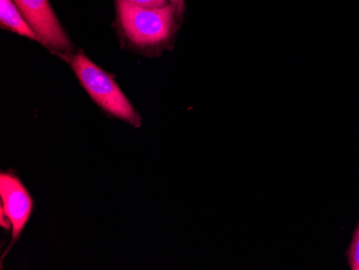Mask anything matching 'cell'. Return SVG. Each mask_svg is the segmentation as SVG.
<instances>
[{"mask_svg":"<svg viewBox=\"0 0 359 270\" xmlns=\"http://www.w3.org/2000/svg\"><path fill=\"white\" fill-rule=\"evenodd\" d=\"M72 66L79 81L98 106L133 126H140L141 118L136 109L107 72L83 54L74 55L72 58Z\"/></svg>","mask_w":359,"mask_h":270,"instance_id":"7a4b0ae2","label":"cell"},{"mask_svg":"<svg viewBox=\"0 0 359 270\" xmlns=\"http://www.w3.org/2000/svg\"><path fill=\"white\" fill-rule=\"evenodd\" d=\"M39 41L54 51L67 54L72 44L62 29L48 0H12Z\"/></svg>","mask_w":359,"mask_h":270,"instance_id":"3957f363","label":"cell"},{"mask_svg":"<svg viewBox=\"0 0 359 270\" xmlns=\"http://www.w3.org/2000/svg\"><path fill=\"white\" fill-rule=\"evenodd\" d=\"M0 21L3 28L30 39L39 40L12 0H0Z\"/></svg>","mask_w":359,"mask_h":270,"instance_id":"5b68a950","label":"cell"},{"mask_svg":"<svg viewBox=\"0 0 359 270\" xmlns=\"http://www.w3.org/2000/svg\"><path fill=\"white\" fill-rule=\"evenodd\" d=\"M1 211L11 223L12 245L18 241L32 211V199L21 181L11 173L0 176Z\"/></svg>","mask_w":359,"mask_h":270,"instance_id":"277c9868","label":"cell"},{"mask_svg":"<svg viewBox=\"0 0 359 270\" xmlns=\"http://www.w3.org/2000/svg\"><path fill=\"white\" fill-rule=\"evenodd\" d=\"M170 1L171 5L175 6L177 10V18L181 17L184 11V0H170Z\"/></svg>","mask_w":359,"mask_h":270,"instance_id":"ba28073f","label":"cell"},{"mask_svg":"<svg viewBox=\"0 0 359 270\" xmlns=\"http://www.w3.org/2000/svg\"><path fill=\"white\" fill-rule=\"evenodd\" d=\"M350 263L353 270H359V227L351 247Z\"/></svg>","mask_w":359,"mask_h":270,"instance_id":"8992f818","label":"cell"},{"mask_svg":"<svg viewBox=\"0 0 359 270\" xmlns=\"http://www.w3.org/2000/svg\"><path fill=\"white\" fill-rule=\"evenodd\" d=\"M126 1L144 8H163L167 6V0H126Z\"/></svg>","mask_w":359,"mask_h":270,"instance_id":"52a82bcc","label":"cell"},{"mask_svg":"<svg viewBox=\"0 0 359 270\" xmlns=\"http://www.w3.org/2000/svg\"><path fill=\"white\" fill-rule=\"evenodd\" d=\"M116 13L121 30L130 43L149 49L168 41L175 28V6L144 8L126 0H116Z\"/></svg>","mask_w":359,"mask_h":270,"instance_id":"6da1fadb","label":"cell"}]
</instances>
